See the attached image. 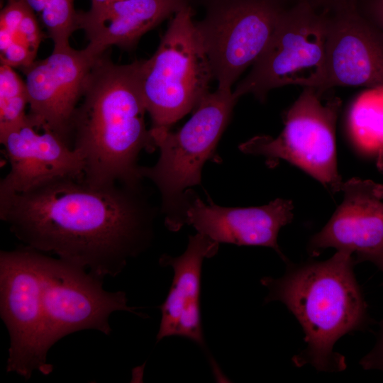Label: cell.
Here are the masks:
<instances>
[{
	"mask_svg": "<svg viewBox=\"0 0 383 383\" xmlns=\"http://www.w3.org/2000/svg\"><path fill=\"white\" fill-rule=\"evenodd\" d=\"M313 87L304 90L285 113L277 137L257 135L242 143L244 153L262 155L272 167L280 159L299 167L334 193L343 182L338 172L335 125L341 101Z\"/></svg>",
	"mask_w": 383,
	"mask_h": 383,
	"instance_id": "7",
	"label": "cell"
},
{
	"mask_svg": "<svg viewBox=\"0 0 383 383\" xmlns=\"http://www.w3.org/2000/svg\"><path fill=\"white\" fill-rule=\"evenodd\" d=\"M119 0H91V8H98Z\"/></svg>",
	"mask_w": 383,
	"mask_h": 383,
	"instance_id": "26",
	"label": "cell"
},
{
	"mask_svg": "<svg viewBox=\"0 0 383 383\" xmlns=\"http://www.w3.org/2000/svg\"><path fill=\"white\" fill-rule=\"evenodd\" d=\"M195 22L218 88L231 89L265 48L293 0H200Z\"/></svg>",
	"mask_w": 383,
	"mask_h": 383,
	"instance_id": "8",
	"label": "cell"
},
{
	"mask_svg": "<svg viewBox=\"0 0 383 383\" xmlns=\"http://www.w3.org/2000/svg\"><path fill=\"white\" fill-rule=\"evenodd\" d=\"M140 186L60 178L0 197V218L25 246L114 277L152 239L156 212Z\"/></svg>",
	"mask_w": 383,
	"mask_h": 383,
	"instance_id": "1",
	"label": "cell"
},
{
	"mask_svg": "<svg viewBox=\"0 0 383 383\" xmlns=\"http://www.w3.org/2000/svg\"><path fill=\"white\" fill-rule=\"evenodd\" d=\"M192 0H119L77 12V28L82 29L88 46L97 55L109 47L131 50L140 38Z\"/></svg>",
	"mask_w": 383,
	"mask_h": 383,
	"instance_id": "17",
	"label": "cell"
},
{
	"mask_svg": "<svg viewBox=\"0 0 383 383\" xmlns=\"http://www.w3.org/2000/svg\"><path fill=\"white\" fill-rule=\"evenodd\" d=\"M356 262L353 253L337 250L325 261H287L282 277L261 279L268 289L265 302H282L303 329L306 346L293 357L296 367L311 365L331 372L346 368L345 358L333 347L367 321V305L353 271Z\"/></svg>",
	"mask_w": 383,
	"mask_h": 383,
	"instance_id": "3",
	"label": "cell"
},
{
	"mask_svg": "<svg viewBox=\"0 0 383 383\" xmlns=\"http://www.w3.org/2000/svg\"><path fill=\"white\" fill-rule=\"evenodd\" d=\"M383 86V34L360 11L328 13L324 74L315 89Z\"/></svg>",
	"mask_w": 383,
	"mask_h": 383,
	"instance_id": "12",
	"label": "cell"
},
{
	"mask_svg": "<svg viewBox=\"0 0 383 383\" xmlns=\"http://www.w3.org/2000/svg\"><path fill=\"white\" fill-rule=\"evenodd\" d=\"M189 189L184 206V224L220 243L269 247L289 261L278 245L279 230L293 219V204L276 199L267 205L233 208L204 202Z\"/></svg>",
	"mask_w": 383,
	"mask_h": 383,
	"instance_id": "14",
	"label": "cell"
},
{
	"mask_svg": "<svg viewBox=\"0 0 383 383\" xmlns=\"http://www.w3.org/2000/svg\"><path fill=\"white\" fill-rule=\"evenodd\" d=\"M360 261L372 262L383 272V248L372 254L363 257Z\"/></svg>",
	"mask_w": 383,
	"mask_h": 383,
	"instance_id": "25",
	"label": "cell"
},
{
	"mask_svg": "<svg viewBox=\"0 0 383 383\" xmlns=\"http://www.w3.org/2000/svg\"><path fill=\"white\" fill-rule=\"evenodd\" d=\"M35 14L53 42V49L70 45L69 39L77 30V11L74 0H21Z\"/></svg>",
	"mask_w": 383,
	"mask_h": 383,
	"instance_id": "20",
	"label": "cell"
},
{
	"mask_svg": "<svg viewBox=\"0 0 383 383\" xmlns=\"http://www.w3.org/2000/svg\"><path fill=\"white\" fill-rule=\"evenodd\" d=\"M360 364L365 370H383V321L380 323V330L374 347L362 358Z\"/></svg>",
	"mask_w": 383,
	"mask_h": 383,
	"instance_id": "23",
	"label": "cell"
},
{
	"mask_svg": "<svg viewBox=\"0 0 383 383\" xmlns=\"http://www.w3.org/2000/svg\"><path fill=\"white\" fill-rule=\"evenodd\" d=\"M45 37L33 11L21 0H7L0 13L1 65L21 70L34 61Z\"/></svg>",
	"mask_w": 383,
	"mask_h": 383,
	"instance_id": "18",
	"label": "cell"
},
{
	"mask_svg": "<svg viewBox=\"0 0 383 383\" xmlns=\"http://www.w3.org/2000/svg\"><path fill=\"white\" fill-rule=\"evenodd\" d=\"M379 166L383 169V156L378 160Z\"/></svg>",
	"mask_w": 383,
	"mask_h": 383,
	"instance_id": "27",
	"label": "cell"
},
{
	"mask_svg": "<svg viewBox=\"0 0 383 383\" xmlns=\"http://www.w3.org/2000/svg\"><path fill=\"white\" fill-rule=\"evenodd\" d=\"M305 1L315 9L328 13L359 9L365 0H293Z\"/></svg>",
	"mask_w": 383,
	"mask_h": 383,
	"instance_id": "22",
	"label": "cell"
},
{
	"mask_svg": "<svg viewBox=\"0 0 383 383\" xmlns=\"http://www.w3.org/2000/svg\"><path fill=\"white\" fill-rule=\"evenodd\" d=\"M101 55L88 45L81 50L67 45L53 49L46 58L22 70L29 121L54 132L72 146L73 118L89 73Z\"/></svg>",
	"mask_w": 383,
	"mask_h": 383,
	"instance_id": "11",
	"label": "cell"
},
{
	"mask_svg": "<svg viewBox=\"0 0 383 383\" xmlns=\"http://www.w3.org/2000/svg\"><path fill=\"white\" fill-rule=\"evenodd\" d=\"M140 67L141 60L114 64L104 53L87 78L71 142L83 157V179L90 186L140 185L139 155L157 148L145 122Z\"/></svg>",
	"mask_w": 383,
	"mask_h": 383,
	"instance_id": "2",
	"label": "cell"
},
{
	"mask_svg": "<svg viewBox=\"0 0 383 383\" xmlns=\"http://www.w3.org/2000/svg\"><path fill=\"white\" fill-rule=\"evenodd\" d=\"M194 15L191 4L177 12L155 52L141 60V89L152 136L170 131L209 92L212 71Z\"/></svg>",
	"mask_w": 383,
	"mask_h": 383,
	"instance_id": "4",
	"label": "cell"
},
{
	"mask_svg": "<svg viewBox=\"0 0 383 383\" xmlns=\"http://www.w3.org/2000/svg\"><path fill=\"white\" fill-rule=\"evenodd\" d=\"M358 9L383 34V0H365Z\"/></svg>",
	"mask_w": 383,
	"mask_h": 383,
	"instance_id": "24",
	"label": "cell"
},
{
	"mask_svg": "<svg viewBox=\"0 0 383 383\" xmlns=\"http://www.w3.org/2000/svg\"><path fill=\"white\" fill-rule=\"evenodd\" d=\"M218 243L197 233L189 237L181 255L165 254L160 257V265L172 267L174 275L168 294L159 306L161 321L157 342L166 337H182L207 353L200 309L202 264L218 252Z\"/></svg>",
	"mask_w": 383,
	"mask_h": 383,
	"instance_id": "16",
	"label": "cell"
},
{
	"mask_svg": "<svg viewBox=\"0 0 383 383\" xmlns=\"http://www.w3.org/2000/svg\"><path fill=\"white\" fill-rule=\"evenodd\" d=\"M10 170L0 182V197L27 192L55 179L84 178L80 153L54 132L26 120L0 138Z\"/></svg>",
	"mask_w": 383,
	"mask_h": 383,
	"instance_id": "13",
	"label": "cell"
},
{
	"mask_svg": "<svg viewBox=\"0 0 383 383\" xmlns=\"http://www.w3.org/2000/svg\"><path fill=\"white\" fill-rule=\"evenodd\" d=\"M238 100L231 89L217 88L202 99L178 131L152 136L160 150L159 159L153 166H141L140 172L143 179H149L158 189L165 226L171 231H178L185 225L186 192L201 184L205 162L216 160L218 143Z\"/></svg>",
	"mask_w": 383,
	"mask_h": 383,
	"instance_id": "5",
	"label": "cell"
},
{
	"mask_svg": "<svg viewBox=\"0 0 383 383\" xmlns=\"http://www.w3.org/2000/svg\"><path fill=\"white\" fill-rule=\"evenodd\" d=\"M0 314L10 346L6 370L25 379L52 371L45 347V315L36 250L23 246L0 252Z\"/></svg>",
	"mask_w": 383,
	"mask_h": 383,
	"instance_id": "10",
	"label": "cell"
},
{
	"mask_svg": "<svg viewBox=\"0 0 383 383\" xmlns=\"http://www.w3.org/2000/svg\"><path fill=\"white\" fill-rule=\"evenodd\" d=\"M45 315V347L50 348L63 337L82 330L109 335V316L126 311L145 316L128 305L121 291L103 289L102 278L85 269L36 250Z\"/></svg>",
	"mask_w": 383,
	"mask_h": 383,
	"instance_id": "9",
	"label": "cell"
},
{
	"mask_svg": "<svg viewBox=\"0 0 383 383\" xmlns=\"http://www.w3.org/2000/svg\"><path fill=\"white\" fill-rule=\"evenodd\" d=\"M28 97L25 81L14 68L0 66V138L27 118Z\"/></svg>",
	"mask_w": 383,
	"mask_h": 383,
	"instance_id": "21",
	"label": "cell"
},
{
	"mask_svg": "<svg viewBox=\"0 0 383 383\" xmlns=\"http://www.w3.org/2000/svg\"><path fill=\"white\" fill-rule=\"evenodd\" d=\"M344 199L325 226L311 238L312 256L328 248L357 255L356 261L383 248V185L370 179L343 182Z\"/></svg>",
	"mask_w": 383,
	"mask_h": 383,
	"instance_id": "15",
	"label": "cell"
},
{
	"mask_svg": "<svg viewBox=\"0 0 383 383\" xmlns=\"http://www.w3.org/2000/svg\"><path fill=\"white\" fill-rule=\"evenodd\" d=\"M328 17L305 1L292 2L250 72L233 91L235 97L252 94L265 101L271 90L281 87L316 88L324 74Z\"/></svg>",
	"mask_w": 383,
	"mask_h": 383,
	"instance_id": "6",
	"label": "cell"
},
{
	"mask_svg": "<svg viewBox=\"0 0 383 383\" xmlns=\"http://www.w3.org/2000/svg\"><path fill=\"white\" fill-rule=\"evenodd\" d=\"M348 127L355 145L367 153L383 156V86L362 92L353 102Z\"/></svg>",
	"mask_w": 383,
	"mask_h": 383,
	"instance_id": "19",
	"label": "cell"
}]
</instances>
